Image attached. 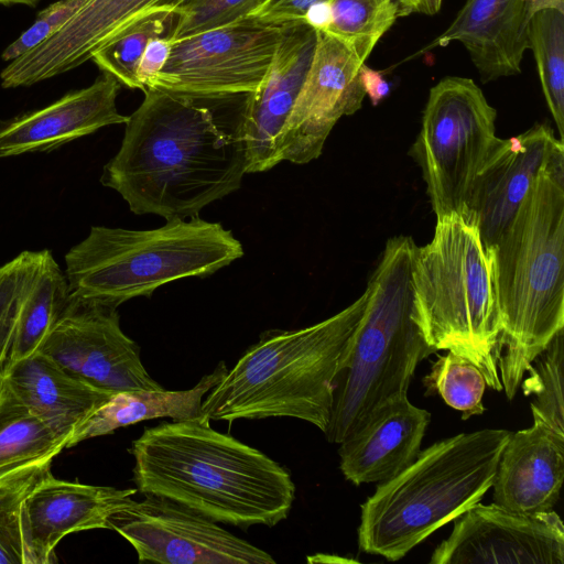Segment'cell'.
I'll return each instance as SVG.
<instances>
[{"label":"cell","instance_id":"41","mask_svg":"<svg viewBox=\"0 0 564 564\" xmlns=\"http://www.w3.org/2000/svg\"><path fill=\"white\" fill-rule=\"evenodd\" d=\"M529 18L542 10H557L564 13V0H525Z\"/></svg>","mask_w":564,"mask_h":564},{"label":"cell","instance_id":"17","mask_svg":"<svg viewBox=\"0 0 564 564\" xmlns=\"http://www.w3.org/2000/svg\"><path fill=\"white\" fill-rule=\"evenodd\" d=\"M316 41V30L304 21L283 24L264 78L246 96L247 173L264 172L281 162L279 137L308 73Z\"/></svg>","mask_w":564,"mask_h":564},{"label":"cell","instance_id":"33","mask_svg":"<svg viewBox=\"0 0 564 564\" xmlns=\"http://www.w3.org/2000/svg\"><path fill=\"white\" fill-rule=\"evenodd\" d=\"M43 259L41 251H23L0 267V371L8 360L28 294Z\"/></svg>","mask_w":564,"mask_h":564},{"label":"cell","instance_id":"5","mask_svg":"<svg viewBox=\"0 0 564 564\" xmlns=\"http://www.w3.org/2000/svg\"><path fill=\"white\" fill-rule=\"evenodd\" d=\"M511 433H460L420 451L410 466L379 482L361 505L359 550L398 561L479 502L492 487Z\"/></svg>","mask_w":564,"mask_h":564},{"label":"cell","instance_id":"29","mask_svg":"<svg viewBox=\"0 0 564 564\" xmlns=\"http://www.w3.org/2000/svg\"><path fill=\"white\" fill-rule=\"evenodd\" d=\"M176 17L170 12L149 14L98 48L90 59L102 73L115 77L120 85L140 89L137 68L141 56L152 39L169 36Z\"/></svg>","mask_w":564,"mask_h":564},{"label":"cell","instance_id":"12","mask_svg":"<svg viewBox=\"0 0 564 564\" xmlns=\"http://www.w3.org/2000/svg\"><path fill=\"white\" fill-rule=\"evenodd\" d=\"M36 351L70 376L100 389L163 388L148 373L138 344L122 332L117 308L70 293Z\"/></svg>","mask_w":564,"mask_h":564},{"label":"cell","instance_id":"31","mask_svg":"<svg viewBox=\"0 0 564 564\" xmlns=\"http://www.w3.org/2000/svg\"><path fill=\"white\" fill-rule=\"evenodd\" d=\"M425 394L437 393L447 405L462 412V419L485 412L482 397L487 388L481 370L467 358L447 350L438 356L425 376Z\"/></svg>","mask_w":564,"mask_h":564},{"label":"cell","instance_id":"23","mask_svg":"<svg viewBox=\"0 0 564 564\" xmlns=\"http://www.w3.org/2000/svg\"><path fill=\"white\" fill-rule=\"evenodd\" d=\"M0 377L23 403L67 442L74 430L116 392L70 376L40 351L7 361Z\"/></svg>","mask_w":564,"mask_h":564},{"label":"cell","instance_id":"14","mask_svg":"<svg viewBox=\"0 0 564 564\" xmlns=\"http://www.w3.org/2000/svg\"><path fill=\"white\" fill-rule=\"evenodd\" d=\"M317 41L308 73L279 137L280 161L305 164L317 159L334 126L362 106L360 68L365 63L325 31Z\"/></svg>","mask_w":564,"mask_h":564},{"label":"cell","instance_id":"19","mask_svg":"<svg viewBox=\"0 0 564 564\" xmlns=\"http://www.w3.org/2000/svg\"><path fill=\"white\" fill-rule=\"evenodd\" d=\"M430 421L408 392L386 399L339 443L344 477L356 486L395 477L417 457Z\"/></svg>","mask_w":564,"mask_h":564},{"label":"cell","instance_id":"13","mask_svg":"<svg viewBox=\"0 0 564 564\" xmlns=\"http://www.w3.org/2000/svg\"><path fill=\"white\" fill-rule=\"evenodd\" d=\"M430 563L563 564V522L553 510L528 513L479 501L454 520Z\"/></svg>","mask_w":564,"mask_h":564},{"label":"cell","instance_id":"30","mask_svg":"<svg viewBox=\"0 0 564 564\" xmlns=\"http://www.w3.org/2000/svg\"><path fill=\"white\" fill-rule=\"evenodd\" d=\"M564 328L533 360L520 388L524 395H534L531 402L533 420H539L564 435Z\"/></svg>","mask_w":564,"mask_h":564},{"label":"cell","instance_id":"42","mask_svg":"<svg viewBox=\"0 0 564 564\" xmlns=\"http://www.w3.org/2000/svg\"><path fill=\"white\" fill-rule=\"evenodd\" d=\"M41 0H0V4L3 6H13V4H22L29 7H35Z\"/></svg>","mask_w":564,"mask_h":564},{"label":"cell","instance_id":"3","mask_svg":"<svg viewBox=\"0 0 564 564\" xmlns=\"http://www.w3.org/2000/svg\"><path fill=\"white\" fill-rule=\"evenodd\" d=\"M495 254L497 366L512 400L533 360L564 328V156L541 171Z\"/></svg>","mask_w":564,"mask_h":564},{"label":"cell","instance_id":"16","mask_svg":"<svg viewBox=\"0 0 564 564\" xmlns=\"http://www.w3.org/2000/svg\"><path fill=\"white\" fill-rule=\"evenodd\" d=\"M189 1L86 0L52 37L3 68L1 86H31L72 70L140 19L155 12L176 14Z\"/></svg>","mask_w":564,"mask_h":564},{"label":"cell","instance_id":"15","mask_svg":"<svg viewBox=\"0 0 564 564\" xmlns=\"http://www.w3.org/2000/svg\"><path fill=\"white\" fill-rule=\"evenodd\" d=\"M561 156L564 143L549 123L497 139L477 173L465 212L488 249L495 248L541 171Z\"/></svg>","mask_w":564,"mask_h":564},{"label":"cell","instance_id":"9","mask_svg":"<svg viewBox=\"0 0 564 564\" xmlns=\"http://www.w3.org/2000/svg\"><path fill=\"white\" fill-rule=\"evenodd\" d=\"M496 118L471 78L445 77L430 89L411 155L436 218L465 214L477 173L498 139Z\"/></svg>","mask_w":564,"mask_h":564},{"label":"cell","instance_id":"25","mask_svg":"<svg viewBox=\"0 0 564 564\" xmlns=\"http://www.w3.org/2000/svg\"><path fill=\"white\" fill-rule=\"evenodd\" d=\"M66 443L0 377V479L52 462Z\"/></svg>","mask_w":564,"mask_h":564},{"label":"cell","instance_id":"7","mask_svg":"<svg viewBox=\"0 0 564 564\" xmlns=\"http://www.w3.org/2000/svg\"><path fill=\"white\" fill-rule=\"evenodd\" d=\"M415 248L409 236L390 238L368 281L367 305L336 377L325 432L330 443L339 444L386 399L408 392L419 362L437 351L413 318Z\"/></svg>","mask_w":564,"mask_h":564},{"label":"cell","instance_id":"37","mask_svg":"<svg viewBox=\"0 0 564 564\" xmlns=\"http://www.w3.org/2000/svg\"><path fill=\"white\" fill-rule=\"evenodd\" d=\"M171 45L169 36L155 37L148 43L137 68L140 90L144 91L153 77L163 68L170 56Z\"/></svg>","mask_w":564,"mask_h":564},{"label":"cell","instance_id":"34","mask_svg":"<svg viewBox=\"0 0 564 564\" xmlns=\"http://www.w3.org/2000/svg\"><path fill=\"white\" fill-rule=\"evenodd\" d=\"M263 0H192L177 10L171 41L247 18Z\"/></svg>","mask_w":564,"mask_h":564},{"label":"cell","instance_id":"24","mask_svg":"<svg viewBox=\"0 0 564 564\" xmlns=\"http://www.w3.org/2000/svg\"><path fill=\"white\" fill-rule=\"evenodd\" d=\"M227 370L225 361H220L210 373L203 376L198 383L187 390L170 391L162 388L116 391L74 430L65 448L147 420L199 416L204 397L220 382Z\"/></svg>","mask_w":564,"mask_h":564},{"label":"cell","instance_id":"20","mask_svg":"<svg viewBox=\"0 0 564 564\" xmlns=\"http://www.w3.org/2000/svg\"><path fill=\"white\" fill-rule=\"evenodd\" d=\"M120 83L102 73L90 86L0 128V158L52 151L110 124L126 123L116 99Z\"/></svg>","mask_w":564,"mask_h":564},{"label":"cell","instance_id":"21","mask_svg":"<svg viewBox=\"0 0 564 564\" xmlns=\"http://www.w3.org/2000/svg\"><path fill=\"white\" fill-rule=\"evenodd\" d=\"M525 0H466L448 28L419 53L459 42L482 83L521 73L529 50Z\"/></svg>","mask_w":564,"mask_h":564},{"label":"cell","instance_id":"27","mask_svg":"<svg viewBox=\"0 0 564 564\" xmlns=\"http://www.w3.org/2000/svg\"><path fill=\"white\" fill-rule=\"evenodd\" d=\"M542 91L555 121L560 140L564 138V13L542 10L532 15L528 31Z\"/></svg>","mask_w":564,"mask_h":564},{"label":"cell","instance_id":"11","mask_svg":"<svg viewBox=\"0 0 564 564\" xmlns=\"http://www.w3.org/2000/svg\"><path fill=\"white\" fill-rule=\"evenodd\" d=\"M108 529L124 538L142 562L161 564H273L262 549L218 522L164 497L132 498L113 512Z\"/></svg>","mask_w":564,"mask_h":564},{"label":"cell","instance_id":"40","mask_svg":"<svg viewBox=\"0 0 564 564\" xmlns=\"http://www.w3.org/2000/svg\"><path fill=\"white\" fill-rule=\"evenodd\" d=\"M401 18L412 13H421L425 15L436 14L442 6V0H394Z\"/></svg>","mask_w":564,"mask_h":564},{"label":"cell","instance_id":"2","mask_svg":"<svg viewBox=\"0 0 564 564\" xmlns=\"http://www.w3.org/2000/svg\"><path fill=\"white\" fill-rule=\"evenodd\" d=\"M209 422L202 414L145 427L130 448L138 492L243 529L285 520L296 490L289 470Z\"/></svg>","mask_w":564,"mask_h":564},{"label":"cell","instance_id":"26","mask_svg":"<svg viewBox=\"0 0 564 564\" xmlns=\"http://www.w3.org/2000/svg\"><path fill=\"white\" fill-rule=\"evenodd\" d=\"M69 296L66 275L50 250H43L37 276L24 302L7 361L35 352L62 315Z\"/></svg>","mask_w":564,"mask_h":564},{"label":"cell","instance_id":"6","mask_svg":"<svg viewBox=\"0 0 564 564\" xmlns=\"http://www.w3.org/2000/svg\"><path fill=\"white\" fill-rule=\"evenodd\" d=\"M413 318L436 350L474 362L487 387L502 391L497 366L501 330L495 248L467 214L436 218L433 239L415 248Z\"/></svg>","mask_w":564,"mask_h":564},{"label":"cell","instance_id":"8","mask_svg":"<svg viewBox=\"0 0 564 564\" xmlns=\"http://www.w3.org/2000/svg\"><path fill=\"white\" fill-rule=\"evenodd\" d=\"M242 256L230 230L197 216L151 230L94 226L66 253L65 275L75 297L117 308L169 282L210 275Z\"/></svg>","mask_w":564,"mask_h":564},{"label":"cell","instance_id":"4","mask_svg":"<svg viewBox=\"0 0 564 564\" xmlns=\"http://www.w3.org/2000/svg\"><path fill=\"white\" fill-rule=\"evenodd\" d=\"M368 301L365 292L350 305L314 325L261 334L227 370L202 403V414L236 420L293 417L326 432L336 377Z\"/></svg>","mask_w":564,"mask_h":564},{"label":"cell","instance_id":"10","mask_svg":"<svg viewBox=\"0 0 564 564\" xmlns=\"http://www.w3.org/2000/svg\"><path fill=\"white\" fill-rule=\"evenodd\" d=\"M282 29L247 17L173 40L165 65L147 89L205 99L251 93L271 65Z\"/></svg>","mask_w":564,"mask_h":564},{"label":"cell","instance_id":"28","mask_svg":"<svg viewBox=\"0 0 564 564\" xmlns=\"http://www.w3.org/2000/svg\"><path fill=\"white\" fill-rule=\"evenodd\" d=\"M332 22L325 31L364 62L384 33L401 18L394 0H330Z\"/></svg>","mask_w":564,"mask_h":564},{"label":"cell","instance_id":"39","mask_svg":"<svg viewBox=\"0 0 564 564\" xmlns=\"http://www.w3.org/2000/svg\"><path fill=\"white\" fill-rule=\"evenodd\" d=\"M303 21L316 31H326L332 22L330 1L312 4L305 12Z\"/></svg>","mask_w":564,"mask_h":564},{"label":"cell","instance_id":"22","mask_svg":"<svg viewBox=\"0 0 564 564\" xmlns=\"http://www.w3.org/2000/svg\"><path fill=\"white\" fill-rule=\"evenodd\" d=\"M564 479V435L533 420L511 433L498 462L494 502L507 509L536 513L553 510Z\"/></svg>","mask_w":564,"mask_h":564},{"label":"cell","instance_id":"35","mask_svg":"<svg viewBox=\"0 0 564 564\" xmlns=\"http://www.w3.org/2000/svg\"><path fill=\"white\" fill-rule=\"evenodd\" d=\"M85 2L86 0H59L46 7L37 14L34 23L6 47L1 58L10 63L47 41Z\"/></svg>","mask_w":564,"mask_h":564},{"label":"cell","instance_id":"38","mask_svg":"<svg viewBox=\"0 0 564 564\" xmlns=\"http://www.w3.org/2000/svg\"><path fill=\"white\" fill-rule=\"evenodd\" d=\"M360 80L366 95L369 96L375 106L390 91L389 84L382 77L381 73L368 67L365 63L360 68Z\"/></svg>","mask_w":564,"mask_h":564},{"label":"cell","instance_id":"18","mask_svg":"<svg viewBox=\"0 0 564 564\" xmlns=\"http://www.w3.org/2000/svg\"><path fill=\"white\" fill-rule=\"evenodd\" d=\"M138 492L58 480L47 475L24 499L21 530L26 564L54 561L57 543L68 533L108 529V518Z\"/></svg>","mask_w":564,"mask_h":564},{"label":"cell","instance_id":"32","mask_svg":"<svg viewBox=\"0 0 564 564\" xmlns=\"http://www.w3.org/2000/svg\"><path fill=\"white\" fill-rule=\"evenodd\" d=\"M52 462L0 479V564H26L21 508L26 496L51 474Z\"/></svg>","mask_w":564,"mask_h":564},{"label":"cell","instance_id":"36","mask_svg":"<svg viewBox=\"0 0 564 564\" xmlns=\"http://www.w3.org/2000/svg\"><path fill=\"white\" fill-rule=\"evenodd\" d=\"M321 1L330 0H263L248 18L273 24L303 21L307 9Z\"/></svg>","mask_w":564,"mask_h":564},{"label":"cell","instance_id":"1","mask_svg":"<svg viewBox=\"0 0 564 564\" xmlns=\"http://www.w3.org/2000/svg\"><path fill=\"white\" fill-rule=\"evenodd\" d=\"M100 182L137 215L196 216L241 186L248 169L247 94L205 99L145 89Z\"/></svg>","mask_w":564,"mask_h":564}]
</instances>
